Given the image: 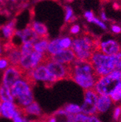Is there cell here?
Segmentation results:
<instances>
[{
    "mask_svg": "<svg viewBox=\"0 0 121 122\" xmlns=\"http://www.w3.org/2000/svg\"><path fill=\"white\" fill-rule=\"evenodd\" d=\"M99 48L100 44H98V41L87 36L73 40L70 47L77 60L88 62H90L93 53L99 51Z\"/></svg>",
    "mask_w": 121,
    "mask_h": 122,
    "instance_id": "obj_1",
    "label": "cell"
},
{
    "mask_svg": "<svg viewBox=\"0 0 121 122\" xmlns=\"http://www.w3.org/2000/svg\"><path fill=\"white\" fill-rule=\"evenodd\" d=\"M33 87L25 79H21L17 81L10 88L14 99L18 101L17 105L21 108H25L34 101Z\"/></svg>",
    "mask_w": 121,
    "mask_h": 122,
    "instance_id": "obj_2",
    "label": "cell"
},
{
    "mask_svg": "<svg viewBox=\"0 0 121 122\" xmlns=\"http://www.w3.org/2000/svg\"><path fill=\"white\" fill-rule=\"evenodd\" d=\"M23 79L28 81L33 86L36 85L37 81L44 82L47 87L52 86L54 84L58 81L49 73L45 64H41L34 69L25 72Z\"/></svg>",
    "mask_w": 121,
    "mask_h": 122,
    "instance_id": "obj_3",
    "label": "cell"
},
{
    "mask_svg": "<svg viewBox=\"0 0 121 122\" xmlns=\"http://www.w3.org/2000/svg\"><path fill=\"white\" fill-rule=\"evenodd\" d=\"M90 63L100 77L107 76L115 71L112 55H104L100 51H97L93 53Z\"/></svg>",
    "mask_w": 121,
    "mask_h": 122,
    "instance_id": "obj_4",
    "label": "cell"
},
{
    "mask_svg": "<svg viewBox=\"0 0 121 122\" xmlns=\"http://www.w3.org/2000/svg\"><path fill=\"white\" fill-rule=\"evenodd\" d=\"M71 71V76H81L86 78H94L99 80L100 76L97 73L94 68L88 61H83L75 59L69 64Z\"/></svg>",
    "mask_w": 121,
    "mask_h": 122,
    "instance_id": "obj_5",
    "label": "cell"
},
{
    "mask_svg": "<svg viewBox=\"0 0 121 122\" xmlns=\"http://www.w3.org/2000/svg\"><path fill=\"white\" fill-rule=\"evenodd\" d=\"M48 57L49 55L47 53L43 54L34 51L27 55L22 56L18 66L25 73L34 69L41 64H44Z\"/></svg>",
    "mask_w": 121,
    "mask_h": 122,
    "instance_id": "obj_6",
    "label": "cell"
},
{
    "mask_svg": "<svg viewBox=\"0 0 121 122\" xmlns=\"http://www.w3.org/2000/svg\"><path fill=\"white\" fill-rule=\"evenodd\" d=\"M44 64L47 66L49 73L57 80H70L71 71L70 65L62 64L47 58Z\"/></svg>",
    "mask_w": 121,
    "mask_h": 122,
    "instance_id": "obj_7",
    "label": "cell"
},
{
    "mask_svg": "<svg viewBox=\"0 0 121 122\" xmlns=\"http://www.w3.org/2000/svg\"><path fill=\"white\" fill-rule=\"evenodd\" d=\"M120 81V80L115 78L111 73H110L100 77L94 85V89L99 95L110 96Z\"/></svg>",
    "mask_w": 121,
    "mask_h": 122,
    "instance_id": "obj_8",
    "label": "cell"
},
{
    "mask_svg": "<svg viewBox=\"0 0 121 122\" xmlns=\"http://www.w3.org/2000/svg\"><path fill=\"white\" fill-rule=\"evenodd\" d=\"M84 102L81 106V112L86 115L94 116L97 114V104L99 95L93 88L84 89Z\"/></svg>",
    "mask_w": 121,
    "mask_h": 122,
    "instance_id": "obj_9",
    "label": "cell"
},
{
    "mask_svg": "<svg viewBox=\"0 0 121 122\" xmlns=\"http://www.w3.org/2000/svg\"><path fill=\"white\" fill-rule=\"evenodd\" d=\"M25 72L19 66H10L5 71L2 79V84L7 87L11 88L17 81L23 79Z\"/></svg>",
    "mask_w": 121,
    "mask_h": 122,
    "instance_id": "obj_10",
    "label": "cell"
},
{
    "mask_svg": "<svg viewBox=\"0 0 121 122\" xmlns=\"http://www.w3.org/2000/svg\"><path fill=\"white\" fill-rule=\"evenodd\" d=\"M5 56L10 61L11 66H18L20 63V59L22 57L21 51L20 49V47L15 45L11 44L10 42H8V44H5Z\"/></svg>",
    "mask_w": 121,
    "mask_h": 122,
    "instance_id": "obj_11",
    "label": "cell"
},
{
    "mask_svg": "<svg viewBox=\"0 0 121 122\" xmlns=\"http://www.w3.org/2000/svg\"><path fill=\"white\" fill-rule=\"evenodd\" d=\"M49 57V59L53 61H55V62L62 64H66V65L70 64L73 61H74L76 59L73 51L71 49L63 50L61 52Z\"/></svg>",
    "mask_w": 121,
    "mask_h": 122,
    "instance_id": "obj_12",
    "label": "cell"
},
{
    "mask_svg": "<svg viewBox=\"0 0 121 122\" xmlns=\"http://www.w3.org/2000/svg\"><path fill=\"white\" fill-rule=\"evenodd\" d=\"M15 36L19 37L21 39L22 43L31 42V43L34 44L37 40L41 39L34 32V30L32 29V28L31 27L30 25H28L26 28H25L23 30H16Z\"/></svg>",
    "mask_w": 121,
    "mask_h": 122,
    "instance_id": "obj_13",
    "label": "cell"
},
{
    "mask_svg": "<svg viewBox=\"0 0 121 122\" xmlns=\"http://www.w3.org/2000/svg\"><path fill=\"white\" fill-rule=\"evenodd\" d=\"M120 47L119 44L115 40H108L100 44L99 51L107 55H114L120 52Z\"/></svg>",
    "mask_w": 121,
    "mask_h": 122,
    "instance_id": "obj_14",
    "label": "cell"
},
{
    "mask_svg": "<svg viewBox=\"0 0 121 122\" xmlns=\"http://www.w3.org/2000/svg\"><path fill=\"white\" fill-rule=\"evenodd\" d=\"M2 116L5 118L12 119L14 116L20 111V107L12 102H2Z\"/></svg>",
    "mask_w": 121,
    "mask_h": 122,
    "instance_id": "obj_15",
    "label": "cell"
},
{
    "mask_svg": "<svg viewBox=\"0 0 121 122\" xmlns=\"http://www.w3.org/2000/svg\"><path fill=\"white\" fill-rule=\"evenodd\" d=\"M15 25H16L15 20H12L0 27V30H1L2 34L3 35V37L8 42H10L13 36L15 34V31L17 30Z\"/></svg>",
    "mask_w": 121,
    "mask_h": 122,
    "instance_id": "obj_16",
    "label": "cell"
},
{
    "mask_svg": "<svg viewBox=\"0 0 121 122\" xmlns=\"http://www.w3.org/2000/svg\"><path fill=\"white\" fill-rule=\"evenodd\" d=\"M70 80L78 84L79 86L83 87V89L93 88L96 84L97 81H98V79L94 78H86L81 77V76H72Z\"/></svg>",
    "mask_w": 121,
    "mask_h": 122,
    "instance_id": "obj_17",
    "label": "cell"
},
{
    "mask_svg": "<svg viewBox=\"0 0 121 122\" xmlns=\"http://www.w3.org/2000/svg\"><path fill=\"white\" fill-rule=\"evenodd\" d=\"M22 113L25 117L28 115H34L41 117L42 116V110L38 102L34 101L32 103L22 108Z\"/></svg>",
    "mask_w": 121,
    "mask_h": 122,
    "instance_id": "obj_18",
    "label": "cell"
},
{
    "mask_svg": "<svg viewBox=\"0 0 121 122\" xmlns=\"http://www.w3.org/2000/svg\"><path fill=\"white\" fill-rule=\"evenodd\" d=\"M112 103V100L110 96L106 95H99V98L97 104V113H101L106 112Z\"/></svg>",
    "mask_w": 121,
    "mask_h": 122,
    "instance_id": "obj_19",
    "label": "cell"
},
{
    "mask_svg": "<svg viewBox=\"0 0 121 122\" xmlns=\"http://www.w3.org/2000/svg\"><path fill=\"white\" fill-rule=\"evenodd\" d=\"M32 29L34 30V32L39 36V38H47L48 37V30L47 26L44 23L38 22V21H33L30 24Z\"/></svg>",
    "mask_w": 121,
    "mask_h": 122,
    "instance_id": "obj_20",
    "label": "cell"
},
{
    "mask_svg": "<svg viewBox=\"0 0 121 122\" xmlns=\"http://www.w3.org/2000/svg\"><path fill=\"white\" fill-rule=\"evenodd\" d=\"M60 40H61V38H58L49 41L47 51V54L49 56L54 55L64 50L60 44Z\"/></svg>",
    "mask_w": 121,
    "mask_h": 122,
    "instance_id": "obj_21",
    "label": "cell"
},
{
    "mask_svg": "<svg viewBox=\"0 0 121 122\" xmlns=\"http://www.w3.org/2000/svg\"><path fill=\"white\" fill-rule=\"evenodd\" d=\"M0 100L2 102H14L15 99L11 93V89L9 87L0 84Z\"/></svg>",
    "mask_w": 121,
    "mask_h": 122,
    "instance_id": "obj_22",
    "label": "cell"
},
{
    "mask_svg": "<svg viewBox=\"0 0 121 122\" xmlns=\"http://www.w3.org/2000/svg\"><path fill=\"white\" fill-rule=\"evenodd\" d=\"M49 43V41L47 38H41L34 43V50L40 53H47Z\"/></svg>",
    "mask_w": 121,
    "mask_h": 122,
    "instance_id": "obj_23",
    "label": "cell"
},
{
    "mask_svg": "<svg viewBox=\"0 0 121 122\" xmlns=\"http://www.w3.org/2000/svg\"><path fill=\"white\" fill-rule=\"evenodd\" d=\"M20 49L21 51L22 56L27 55L32 52L34 51V44L31 42H26V43H22V44L20 46Z\"/></svg>",
    "mask_w": 121,
    "mask_h": 122,
    "instance_id": "obj_24",
    "label": "cell"
},
{
    "mask_svg": "<svg viewBox=\"0 0 121 122\" xmlns=\"http://www.w3.org/2000/svg\"><path fill=\"white\" fill-rule=\"evenodd\" d=\"M110 97L113 102H116L121 100V81L116 86Z\"/></svg>",
    "mask_w": 121,
    "mask_h": 122,
    "instance_id": "obj_25",
    "label": "cell"
},
{
    "mask_svg": "<svg viewBox=\"0 0 121 122\" xmlns=\"http://www.w3.org/2000/svg\"><path fill=\"white\" fill-rule=\"evenodd\" d=\"M66 112L72 114H77L81 112V108L80 106L74 104H68L63 108Z\"/></svg>",
    "mask_w": 121,
    "mask_h": 122,
    "instance_id": "obj_26",
    "label": "cell"
},
{
    "mask_svg": "<svg viewBox=\"0 0 121 122\" xmlns=\"http://www.w3.org/2000/svg\"><path fill=\"white\" fill-rule=\"evenodd\" d=\"M112 60L115 71H121V52L112 55Z\"/></svg>",
    "mask_w": 121,
    "mask_h": 122,
    "instance_id": "obj_27",
    "label": "cell"
},
{
    "mask_svg": "<svg viewBox=\"0 0 121 122\" xmlns=\"http://www.w3.org/2000/svg\"><path fill=\"white\" fill-rule=\"evenodd\" d=\"M10 65V61L5 55L0 56V71H5Z\"/></svg>",
    "mask_w": 121,
    "mask_h": 122,
    "instance_id": "obj_28",
    "label": "cell"
},
{
    "mask_svg": "<svg viewBox=\"0 0 121 122\" xmlns=\"http://www.w3.org/2000/svg\"><path fill=\"white\" fill-rule=\"evenodd\" d=\"M72 39L69 37H65V38H62L61 40H60V44H61L62 47L64 50L66 49H69L71 47L72 44Z\"/></svg>",
    "mask_w": 121,
    "mask_h": 122,
    "instance_id": "obj_29",
    "label": "cell"
},
{
    "mask_svg": "<svg viewBox=\"0 0 121 122\" xmlns=\"http://www.w3.org/2000/svg\"><path fill=\"white\" fill-rule=\"evenodd\" d=\"M12 121L13 122H28V121L25 119V117L23 116L21 108H20V111L14 116V117L12 118Z\"/></svg>",
    "mask_w": 121,
    "mask_h": 122,
    "instance_id": "obj_30",
    "label": "cell"
},
{
    "mask_svg": "<svg viewBox=\"0 0 121 122\" xmlns=\"http://www.w3.org/2000/svg\"><path fill=\"white\" fill-rule=\"evenodd\" d=\"M89 116H87L82 113H77L75 115V122H88Z\"/></svg>",
    "mask_w": 121,
    "mask_h": 122,
    "instance_id": "obj_31",
    "label": "cell"
},
{
    "mask_svg": "<svg viewBox=\"0 0 121 122\" xmlns=\"http://www.w3.org/2000/svg\"><path fill=\"white\" fill-rule=\"evenodd\" d=\"M120 118H121V105H119V106L116 107L115 111H114L113 118L116 122H117Z\"/></svg>",
    "mask_w": 121,
    "mask_h": 122,
    "instance_id": "obj_32",
    "label": "cell"
},
{
    "mask_svg": "<svg viewBox=\"0 0 121 122\" xmlns=\"http://www.w3.org/2000/svg\"><path fill=\"white\" fill-rule=\"evenodd\" d=\"M73 16V10L70 7H66V15H65V21H70Z\"/></svg>",
    "mask_w": 121,
    "mask_h": 122,
    "instance_id": "obj_33",
    "label": "cell"
},
{
    "mask_svg": "<svg viewBox=\"0 0 121 122\" xmlns=\"http://www.w3.org/2000/svg\"><path fill=\"white\" fill-rule=\"evenodd\" d=\"M84 15H85V17L87 18V20H88V22H92V20H93V19H94V14H93V12H91V11H88V12H85V14H84Z\"/></svg>",
    "mask_w": 121,
    "mask_h": 122,
    "instance_id": "obj_34",
    "label": "cell"
},
{
    "mask_svg": "<svg viewBox=\"0 0 121 122\" xmlns=\"http://www.w3.org/2000/svg\"><path fill=\"white\" fill-rule=\"evenodd\" d=\"M92 22L94 23H96L97 25H99V26H100L101 28H102L103 29H106V28H107V27H106V25H105L104 23H103L102 22H101L99 19H97V18H94Z\"/></svg>",
    "mask_w": 121,
    "mask_h": 122,
    "instance_id": "obj_35",
    "label": "cell"
},
{
    "mask_svg": "<svg viewBox=\"0 0 121 122\" xmlns=\"http://www.w3.org/2000/svg\"><path fill=\"white\" fill-rule=\"evenodd\" d=\"M79 30H80V27L78 25H74L70 28V32L73 34H78L79 32Z\"/></svg>",
    "mask_w": 121,
    "mask_h": 122,
    "instance_id": "obj_36",
    "label": "cell"
},
{
    "mask_svg": "<svg viewBox=\"0 0 121 122\" xmlns=\"http://www.w3.org/2000/svg\"><path fill=\"white\" fill-rule=\"evenodd\" d=\"M49 115H42L39 119L36 120V122H48Z\"/></svg>",
    "mask_w": 121,
    "mask_h": 122,
    "instance_id": "obj_37",
    "label": "cell"
},
{
    "mask_svg": "<svg viewBox=\"0 0 121 122\" xmlns=\"http://www.w3.org/2000/svg\"><path fill=\"white\" fill-rule=\"evenodd\" d=\"M112 30L115 34H119L121 32V28H120V27H119L117 25H112Z\"/></svg>",
    "mask_w": 121,
    "mask_h": 122,
    "instance_id": "obj_38",
    "label": "cell"
},
{
    "mask_svg": "<svg viewBox=\"0 0 121 122\" xmlns=\"http://www.w3.org/2000/svg\"><path fill=\"white\" fill-rule=\"evenodd\" d=\"M88 122H101V121L95 116H90Z\"/></svg>",
    "mask_w": 121,
    "mask_h": 122,
    "instance_id": "obj_39",
    "label": "cell"
},
{
    "mask_svg": "<svg viewBox=\"0 0 121 122\" xmlns=\"http://www.w3.org/2000/svg\"><path fill=\"white\" fill-rule=\"evenodd\" d=\"M5 52V47H4V45L2 44V41L1 40V38H0V56L1 55H4Z\"/></svg>",
    "mask_w": 121,
    "mask_h": 122,
    "instance_id": "obj_40",
    "label": "cell"
},
{
    "mask_svg": "<svg viewBox=\"0 0 121 122\" xmlns=\"http://www.w3.org/2000/svg\"><path fill=\"white\" fill-rule=\"evenodd\" d=\"M48 122H56V116H54V114L49 115Z\"/></svg>",
    "mask_w": 121,
    "mask_h": 122,
    "instance_id": "obj_41",
    "label": "cell"
},
{
    "mask_svg": "<svg viewBox=\"0 0 121 122\" xmlns=\"http://www.w3.org/2000/svg\"><path fill=\"white\" fill-rule=\"evenodd\" d=\"M102 20H107V17H106V15H105L104 12H102Z\"/></svg>",
    "mask_w": 121,
    "mask_h": 122,
    "instance_id": "obj_42",
    "label": "cell"
},
{
    "mask_svg": "<svg viewBox=\"0 0 121 122\" xmlns=\"http://www.w3.org/2000/svg\"><path fill=\"white\" fill-rule=\"evenodd\" d=\"M1 108H2V101L0 100V116H2V110H1Z\"/></svg>",
    "mask_w": 121,
    "mask_h": 122,
    "instance_id": "obj_43",
    "label": "cell"
},
{
    "mask_svg": "<svg viewBox=\"0 0 121 122\" xmlns=\"http://www.w3.org/2000/svg\"><path fill=\"white\" fill-rule=\"evenodd\" d=\"M117 122H121V118H120V120H119V121H117Z\"/></svg>",
    "mask_w": 121,
    "mask_h": 122,
    "instance_id": "obj_44",
    "label": "cell"
},
{
    "mask_svg": "<svg viewBox=\"0 0 121 122\" xmlns=\"http://www.w3.org/2000/svg\"><path fill=\"white\" fill-rule=\"evenodd\" d=\"M10 1H12V2H15L16 0H10Z\"/></svg>",
    "mask_w": 121,
    "mask_h": 122,
    "instance_id": "obj_45",
    "label": "cell"
},
{
    "mask_svg": "<svg viewBox=\"0 0 121 122\" xmlns=\"http://www.w3.org/2000/svg\"><path fill=\"white\" fill-rule=\"evenodd\" d=\"M3 1V0H0V2H2Z\"/></svg>",
    "mask_w": 121,
    "mask_h": 122,
    "instance_id": "obj_46",
    "label": "cell"
}]
</instances>
